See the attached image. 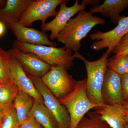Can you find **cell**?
<instances>
[{
    "label": "cell",
    "instance_id": "cell-1",
    "mask_svg": "<svg viewBox=\"0 0 128 128\" xmlns=\"http://www.w3.org/2000/svg\"><path fill=\"white\" fill-rule=\"evenodd\" d=\"M105 22V20L102 18L82 10L76 16L69 20L60 33L57 41L64 44L67 49L78 52L81 46V41L92 29L96 25H104Z\"/></svg>",
    "mask_w": 128,
    "mask_h": 128
},
{
    "label": "cell",
    "instance_id": "cell-2",
    "mask_svg": "<svg viewBox=\"0 0 128 128\" xmlns=\"http://www.w3.org/2000/svg\"><path fill=\"white\" fill-rule=\"evenodd\" d=\"M84 62L87 72L86 92L92 102L99 106L105 105L102 96V89L107 67L108 57L106 52L95 61L88 60L78 52L73 54Z\"/></svg>",
    "mask_w": 128,
    "mask_h": 128
},
{
    "label": "cell",
    "instance_id": "cell-3",
    "mask_svg": "<svg viewBox=\"0 0 128 128\" xmlns=\"http://www.w3.org/2000/svg\"><path fill=\"white\" fill-rule=\"evenodd\" d=\"M68 111L70 118V128H76L86 114L100 106L92 102L86 92V78L78 81L70 94L59 99Z\"/></svg>",
    "mask_w": 128,
    "mask_h": 128
},
{
    "label": "cell",
    "instance_id": "cell-4",
    "mask_svg": "<svg viewBox=\"0 0 128 128\" xmlns=\"http://www.w3.org/2000/svg\"><path fill=\"white\" fill-rule=\"evenodd\" d=\"M13 48L20 50L30 52L50 65L61 66L67 70L73 66V60L75 58L72 52L64 46L57 48L53 46L32 45L14 41Z\"/></svg>",
    "mask_w": 128,
    "mask_h": 128
},
{
    "label": "cell",
    "instance_id": "cell-5",
    "mask_svg": "<svg viewBox=\"0 0 128 128\" xmlns=\"http://www.w3.org/2000/svg\"><path fill=\"white\" fill-rule=\"evenodd\" d=\"M67 70L61 66L52 65L49 71L41 78L44 84L58 99L70 93L77 82Z\"/></svg>",
    "mask_w": 128,
    "mask_h": 128
},
{
    "label": "cell",
    "instance_id": "cell-6",
    "mask_svg": "<svg viewBox=\"0 0 128 128\" xmlns=\"http://www.w3.org/2000/svg\"><path fill=\"white\" fill-rule=\"evenodd\" d=\"M69 1L68 0H64L60 5L59 10L55 18L41 26L42 32H51L49 39L51 41L57 39L60 33L73 16L80 11L84 10L88 5L94 6L99 3V0H82V3L80 4L78 0H76L73 6L68 7L66 6V3Z\"/></svg>",
    "mask_w": 128,
    "mask_h": 128
},
{
    "label": "cell",
    "instance_id": "cell-7",
    "mask_svg": "<svg viewBox=\"0 0 128 128\" xmlns=\"http://www.w3.org/2000/svg\"><path fill=\"white\" fill-rule=\"evenodd\" d=\"M28 76L41 94L44 104L52 115L58 128H70V115L66 108L44 84L41 78Z\"/></svg>",
    "mask_w": 128,
    "mask_h": 128
},
{
    "label": "cell",
    "instance_id": "cell-8",
    "mask_svg": "<svg viewBox=\"0 0 128 128\" xmlns=\"http://www.w3.org/2000/svg\"><path fill=\"white\" fill-rule=\"evenodd\" d=\"M128 33V16H123L114 29L107 32L98 31L89 34L91 40L95 41L90 48L96 51L108 48L106 52L109 56L121 40Z\"/></svg>",
    "mask_w": 128,
    "mask_h": 128
},
{
    "label": "cell",
    "instance_id": "cell-9",
    "mask_svg": "<svg viewBox=\"0 0 128 128\" xmlns=\"http://www.w3.org/2000/svg\"><path fill=\"white\" fill-rule=\"evenodd\" d=\"M64 0H32L22 15L18 23L28 27L34 22L40 21L42 26L46 20L57 15L56 8Z\"/></svg>",
    "mask_w": 128,
    "mask_h": 128
},
{
    "label": "cell",
    "instance_id": "cell-10",
    "mask_svg": "<svg viewBox=\"0 0 128 128\" xmlns=\"http://www.w3.org/2000/svg\"><path fill=\"white\" fill-rule=\"evenodd\" d=\"M6 66L11 82L16 86L20 90L27 93L34 98V100L44 104L41 94L19 62L10 54Z\"/></svg>",
    "mask_w": 128,
    "mask_h": 128
},
{
    "label": "cell",
    "instance_id": "cell-11",
    "mask_svg": "<svg viewBox=\"0 0 128 128\" xmlns=\"http://www.w3.org/2000/svg\"><path fill=\"white\" fill-rule=\"evenodd\" d=\"M8 52L19 62L28 75L41 78L51 68V65L30 52L13 48Z\"/></svg>",
    "mask_w": 128,
    "mask_h": 128
},
{
    "label": "cell",
    "instance_id": "cell-12",
    "mask_svg": "<svg viewBox=\"0 0 128 128\" xmlns=\"http://www.w3.org/2000/svg\"><path fill=\"white\" fill-rule=\"evenodd\" d=\"M10 29L16 41L35 45H44L56 47L57 44L50 40L44 32L34 28L25 27L17 23H10L6 25Z\"/></svg>",
    "mask_w": 128,
    "mask_h": 128
},
{
    "label": "cell",
    "instance_id": "cell-13",
    "mask_svg": "<svg viewBox=\"0 0 128 128\" xmlns=\"http://www.w3.org/2000/svg\"><path fill=\"white\" fill-rule=\"evenodd\" d=\"M102 92L105 104L121 105L124 101L123 97L121 76L107 68Z\"/></svg>",
    "mask_w": 128,
    "mask_h": 128
},
{
    "label": "cell",
    "instance_id": "cell-14",
    "mask_svg": "<svg viewBox=\"0 0 128 128\" xmlns=\"http://www.w3.org/2000/svg\"><path fill=\"white\" fill-rule=\"evenodd\" d=\"M128 7V0H105L101 4L94 5L89 12L92 14L99 13L108 18L112 22L116 24L122 17L120 14Z\"/></svg>",
    "mask_w": 128,
    "mask_h": 128
},
{
    "label": "cell",
    "instance_id": "cell-15",
    "mask_svg": "<svg viewBox=\"0 0 128 128\" xmlns=\"http://www.w3.org/2000/svg\"><path fill=\"white\" fill-rule=\"evenodd\" d=\"M32 0H6L0 8V21L6 25L19 22L22 15Z\"/></svg>",
    "mask_w": 128,
    "mask_h": 128
},
{
    "label": "cell",
    "instance_id": "cell-16",
    "mask_svg": "<svg viewBox=\"0 0 128 128\" xmlns=\"http://www.w3.org/2000/svg\"><path fill=\"white\" fill-rule=\"evenodd\" d=\"M95 110L110 128H124L126 112L121 105L105 104Z\"/></svg>",
    "mask_w": 128,
    "mask_h": 128
},
{
    "label": "cell",
    "instance_id": "cell-17",
    "mask_svg": "<svg viewBox=\"0 0 128 128\" xmlns=\"http://www.w3.org/2000/svg\"><path fill=\"white\" fill-rule=\"evenodd\" d=\"M29 115L33 117L43 128H58L52 115L44 104L34 100Z\"/></svg>",
    "mask_w": 128,
    "mask_h": 128
},
{
    "label": "cell",
    "instance_id": "cell-18",
    "mask_svg": "<svg viewBox=\"0 0 128 128\" xmlns=\"http://www.w3.org/2000/svg\"><path fill=\"white\" fill-rule=\"evenodd\" d=\"M34 101L31 96L19 90L14 102V107L19 124L28 117Z\"/></svg>",
    "mask_w": 128,
    "mask_h": 128
},
{
    "label": "cell",
    "instance_id": "cell-19",
    "mask_svg": "<svg viewBox=\"0 0 128 128\" xmlns=\"http://www.w3.org/2000/svg\"><path fill=\"white\" fill-rule=\"evenodd\" d=\"M19 90L12 82L0 84V110L6 112L14 108V102Z\"/></svg>",
    "mask_w": 128,
    "mask_h": 128
},
{
    "label": "cell",
    "instance_id": "cell-20",
    "mask_svg": "<svg viewBox=\"0 0 128 128\" xmlns=\"http://www.w3.org/2000/svg\"><path fill=\"white\" fill-rule=\"evenodd\" d=\"M76 128H110L95 111L88 112L78 124Z\"/></svg>",
    "mask_w": 128,
    "mask_h": 128
},
{
    "label": "cell",
    "instance_id": "cell-21",
    "mask_svg": "<svg viewBox=\"0 0 128 128\" xmlns=\"http://www.w3.org/2000/svg\"><path fill=\"white\" fill-rule=\"evenodd\" d=\"M107 67L121 76L128 74V55L114 56L108 59Z\"/></svg>",
    "mask_w": 128,
    "mask_h": 128
},
{
    "label": "cell",
    "instance_id": "cell-22",
    "mask_svg": "<svg viewBox=\"0 0 128 128\" xmlns=\"http://www.w3.org/2000/svg\"><path fill=\"white\" fill-rule=\"evenodd\" d=\"M19 124L14 107L2 112L0 120V128H18Z\"/></svg>",
    "mask_w": 128,
    "mask_h": 128
},
{
    "label": "cell",
    "instance_id": "cell-23",
    "mask_svg": "<svg viewBox=\"0 0 128 128\" xmlns=\"http://www.w3.org/2000/svg\"><path fill=\"white\" fill-rule=\"evenodd\" d=\"M112 53L116 56L128 55V33L121 40Z\"/></svg>",
    "mask_w": 128,
    "mask_h": 128
},
{
    "label": "cell",
    "instance_id": "cell-24",
    "mask_svg": "<svg viewBox=\"0 0 128 128\" xmlns=\"http://www.w3.org/2000/svg\"><path fill=\"white\" fill-rule=\"evenodd\" d=\"M18 128H43L33 117L28 115L27 118L20 124Z\"/></svg>",
    "mask_w": 128,
    "mask_h": 128
},
{
    "label": "cell",
    "instance_id": "cell-25",
    "mask_svg": "<svg viewBox=\"0 0 128 128\" xmlns=\"http://www.w3.org/2000/svg\"><path fill=\"white\" fill-rule=\"evenodd\" d=\"M121 76L124 100V102H128V74Z\"/></svg>",
    "mask_w": 128,
    "mask_h": 128
},
{
    "label": "cell",
    "instance_id": "cell-26",
    "mask_svg": "<svg viewBox=\"0 0 128 128\" xmlns=\"http://www.w3.org/2000/svg\"><path fill=\"white\" fill-rule=\"evenodd\" d=\"M0 79L6 82H12L9 79L6 64L4 60L0 58Z\"/></svg>",
    "mask_w": 128,
    "mask_h": 128
},
{
    "label": "cell",
    "instance_id": "cell-27",
    "mask_svg": "<svg viewBox=\"0 0 128 128\" xmlns=\"http://www.w3.org/2000/svg\"><path fill=\"white\" fill-rule=\"evenodd\" d=\"M6 30L4 24L0 21V37L4 34Z\"/></svg>",
    "mask_w": 128,
    "mask_h": 128
},
{
    "label": "cell",
    "instance_id": "cell-28",
    "mask_svg": "<svg viewBox=\"0 0 128 128\" xmlns=\"http://www.w3.org/2000/svg\"><path fill=\"white\" fill-rule=\"evenodd\" d=\"M121 105L126 112H128V102H124Z\"/></svg>",
    "mask_w": 128,
    "mask_h": 128
},
{
    "label": "cell",
    "instance_id": "cell-29",
    "mask_svg": "<svg viewBox=\"0 0 128 128\" xmlns=\"http://www.w3.org/2000/svg\"><path fill=\"white\" fill-rule=\"evenodd\" d=\"M6 51H5L4 50H3L2 49V48H1L0 46V58H2L3 56L6 53Z\"/></svg>",
    "mask_w": 128,
    "mask_h": 128
},
{
    "label": "cell",
    "instance_id": "cell-30",
    "mask_svg": "<svg viewBox=\"0 0 128 128\" xmlns=\"http://www.w3.org/2000/svg\"><path fill=\"white\" fill-rule=\"evenodd\" d=\"M6 0H0V8L2 7L5 4Z\"/></svg>",
    "mask_w": 128,
    "mask_h": 128
},
{
    "label": "cell",
    "instance_id": "cell-31",
    "mask_svg": "<svg viewBox=\"0 0 128 128\" xmlns=\"http://www.w3.org/2000/svg\"><path fill=\"white\" fill-rule=\"evenodd\" d=\"M124 119L126 122H128V112H126V113L124 116Z\"/></svg>",
    "mask_w": 128,
    "mask_h": 128
},
{
    "label": "cell",
    "instance_id": "cell-32",
    "mask_svg": "<svg viewBox=\"0 0 128 128\" xmlns=\"http://www.w3.org/2000/svg\"><path fill=\"white\" fill-rule=\"evenodd\" d=\"M123 128H128V122H126L124 124Z\"/></svg>",
    "mask_w": 128,
    "mask_h": 128
},
{
    "label": "cell",
    "instance_id": "cell-33",
    "mask_svg": "<svg viewBox=\"0 0 128 128\" xmlns=\"http://www.w3.org/2000/svg\"><path fill=\"white\" fill-rule=\"evenodd\" d=\"M6 82L4 81V80H1L0 79V84H2V83H4V82Z\"/></svg>",
    "mask_w": 128,
    "mask_h": 128
},
{
    "label": "cell",
    "instance_id": "cell-34",
    "mask_svg": "<svg viewBox=\"0 0 128 128\" xmlns=\"http://www.w3.org/2000/svg\"><path fill=\"white\" fill-rule=\"evenodd\" d=\"M2 112L1 110H0V120L1 118L2 115Z\"/></svg>",
    "mask_w": 128,
    "mask_h": 128
}]
</instances>
